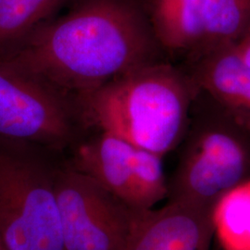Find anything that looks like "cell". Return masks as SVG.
I'll use <instances>...</instances> for the list:
<instances>
[{
    "instance_id": "obj_14",
    "label": "cell",
    "mask_w": 250,
    "mask_h": 250,
    "mask_svg": "<svg viewBox=\"0 0 250 250\" xmlns=\"http://www.w3.org/2000/svg\"><path fill=\"white\" fill-rule=\"evenodd\" d=\"M242 60L250 67V26L233 45Z\"/></svg>"
},
{
    "instance_id": "obj_13",
    "label": "cell",
    "mask_w": 250,
    "mask_h": 250,
    "mask_svg": "<svg viewBox=\"0 0 250 250\" xmlns=\"http://www.w3.org/2000/svg\"><path fill=\"white\" fill-rule=\"evenodd\" d=\"M211 217L223 250H250V179L225 193Z\"/></svg>"
},
{
    "instance_id": "obj_12",
    "label": "cell",
    "mask_w": 250,
    "mask_h": 250,
    "mask_svg": "<svg viewBox=\"0 0 250 250\" xmlns=\"http://www.w3.org/2000/svg\"><path fill=\"white\" fill-rule=\"evenodd\" d=\"M74 0H0V57L14 50L36 28Z\"/></svg>"
},
{
    "instance_id": "obj_8",
    "label": "cell",
    "mask_w": 250,
    "mask_h": 250,
    "mask_svg": "<svg viewBox=\"0 0 250 250\" xmlns=\"http://www.w3.org/2000/svg\"><path fill=\"white\" fill-rule=\"evenodd\" d=\"M211 214L175 202L136 211L127 250H211Z\"/></svg>"
},
{
    "instance_id": "obj_15",
    "label": "cell",
    "mask_w": 250,
    "mask_h": 250,
    "mask_svg": "<svg viewBox=\"0 0 250 250\" xmlns=\"http://www.w3.org/2000/svg\"><path fill=\"white\" fill-rule=\"evenodd\" d=\"M0 250H9L3 244H2V242L0 240Z\"/></svg>"
},
{
    "instance_id": "obj_1",
    "label": "cell",
    "mask_w": 250,
    "mask_h": 250,
    "mask_svg": "<svg viewBox=\"0 0 250 250\" xmlns=\"http://www.w3.org/2000/svg\"><path fill=\"white\" fill-rule=\"evenodd\" d=\"M0 61L73 97L160 62L141 0H74Z\"/></svg>"
},
{
    "instance_id": "obj_11",
    "label": "cell",
    "mask_w": 250,
    "mask_h": 250,
    "mask_svg": "<svg viewBox=\"0 0 250 250\" xmlns=\"http://www.w3.org/2000/svg\"><path fill=\"white\" fill-rule=\"evenodd\" d=\"M250 26V0H204L201 40L189 59L234 45Z\"/></svg>"
},
{
    "instance_id": "obj_4",
    "label": "cell",
    "mask_w": 250,
    "mask_h": 250,
    "mask_svg": "<svg viewBox=\"0 0 250 250\" xmlns=\"http://www.w3.org/2000/svg\"><path fill=\"white\" fill-rule=\"evenodd\" d=\"M38 150L0 142V240L9 250H64L57 169Z\"/></svg>"
},
{
    "instance_id": "obj_6",
    "label": "cell",
    "mask_w": 250,
    "mask_h": 250,
    "mask_svg": "<svg viewBox=\"0 0 250 250\" xmlns=\"http://www.w3.org/2000/svg\"><path fill=\"white\" fill-rule=\"evenodd\" d=\"M55 188L64 250H127L136 210L72 167L57 169Z\"/></svg>"
},
{
    "instance_id": "obj_5",
    "label": "cell",
    "mask_w": 250,
    "mask_h": 250,
    "mask_svg": "<svg viewBox=\"0 0 250 250\" xmlns=\"http://www.w3.org/2000/svg\"><path fill=\"white\" fill-rule=\"evenodd\" d=\"M81 124L75 97L0 61V142L61 150Z\"/></svg>"
},
{
    "instance_id": "obj_10",
    "label": "cell",
    "mask_w": 250,
    "mask_h": 250,
    "mask_svg": "<svg viewBox=\"0 0 250 250\" xmlns=\"http://www.w3.org/2000/svg\"><path fill=\"white\" fill-rule=\"evenodd\" d=\"M146 5L162 50L190 56L201 40L204 0H148Z\"/></svg>"
},
{
    "instance_id": "obj_9",
    "label": "cell",
    "mask_w": 250,
    "mask_h": 250,
    "mask_svg": "<svg viewBox=\"0 0 250 250\" xmlns=\"http://www.w3.org/2000/svg\"><path fill=\"white\" fill-rule=\"evenodd\" d=\"M197 88L233 116L250 125V67L226 45L191 61L187 71Z\"/></svg>"
},
{
    "instance_id": "obj_7",
    "label": "cell",
    "mask_w": 250,
    "mask_h": 250,
    "mask_svg": "<svg viewBox=\"0 0 250 250\" xmlns=\"http://www.w3.org/2000/svg\"><path fill=\"white\" fill-rule=\"evenodd\" d=\"M162 159L114 134L99 132L77 146L71 167L97 181L132 209L143 211L167 198Z\"/></svg>"
},
{
    "instance_id": "obj_3",
    "label": "cell",
    "mask_w": 250,
    "mask_h": 250,
    "mask_svg": "<svg viewBox=\"0 0 250 250\" xmlns=\"http://www.w3.org/2000/svg\"><path fill=\"white\" fill-rule=\"evenodd\" d=\"M168 182V202L212 210L232 188L250 179V125L198 89Z\"/></svg>"
},
{
    "instance_id": "obj_2",
    "label": "cell",
    "mask_w": 250,
    "mask_h": 250,
    "mask_svg": "<svg viewBox=\"0 0 250 250\" xmlns=\"http://www.w3.org/2000/svg\"><path fill=\"white\" fill-rule=\"evenodd\" d=\"M197 88L187 71L151 63L76 97L83 125L164 157L182 142Z\"/></svg>"
}]
</instances>
